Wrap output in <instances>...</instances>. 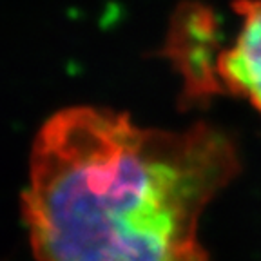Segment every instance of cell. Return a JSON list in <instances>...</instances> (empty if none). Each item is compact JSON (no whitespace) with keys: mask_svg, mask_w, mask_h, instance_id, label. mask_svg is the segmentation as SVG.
Wrapping results in <instances>:
<instances>
[{"mask_svg":"<svg viewBox=\"0 0 261 261\" xmlns=\"http://www.w3.org/2000/svg\"><path fill=\"white\" fill-rule=\"evenodd\" d=\"M218 127L136 125L107 107L49 116L29 154L22 218L38 261H211L198 238L207 205L238 176Z\"/></svg>","mask_w":261,"mask_h":261,"instance_id":"1","label":"cell"},{"mask_svg":"<svg viewBox=\"0 0 261 261\" xmlns=\"http://www.w3.org/2000/svg\"><path fill=\"white\" fill-rule=\"evenodd\" d=\"M162 53L184 78V100L189 103L225 94L218 74L220 25L207 6L192 0L178 6Z\"/></svg>","mask_w":261,"mask_h":261,"instance_id":"2","label":"cell"},{"mask_svg":"<svg viewBox=\"0 0 261 261\" xmlns=\"http://www.w3.org/2000/svg\"><path fill=\"white\" fill-rule=\"evenodd\" d=\"M240 31L230 47L221 49L218 60L223 93L250 103L261 116V0H234Z\"/></svg>","mask_w":261,"mask_h":261,"instance_id":"3","label":"cell"}]
</instances>
